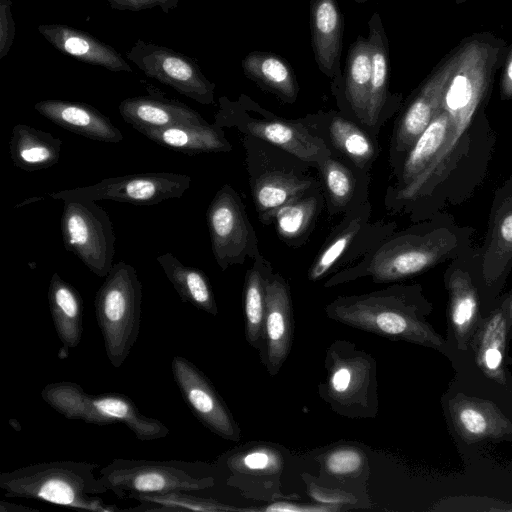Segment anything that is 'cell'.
<instances>
[{
  "mask_svg": "<svg viewBox=\"0 0 512 512\" xmlns=\"http://www.w3.org/2000/svg\"><path fill=\"white\" fill-rule=\"evenodd\" d=\"M191 177L174 172H147L106 178L100 182L48 194L57 200H113L133 205H156L180 198L190 187Z\"/></svg>",
  "mask_w": 512,
  "mask_h": 512,
  "instance_id": "cell-12",
  "label": "cell"
},
{
  "mask_svg": "<svg viewBox=\"0 0 512 512\" xmlns=\"http://www.w3.org/2000/svg\"><path fill=\"white\" fill-rule=\"evenodd\" d=\"M244 145L251 193L259 220L263 224L273 223L281 207L321 188L319 181L297 172L290 165L268 166L247 142Z\"/></svg>",
  "mask_w": 512,
  "mask_h": 512,
  "instance_id": "cell-15",
  "label": "cell"
},
{
  "mask_svg": "<svg viewBox=\"0 0 512 512\" xmlns=\"http://www.w3.org/2000/svg\"><path fill=\"white\" fill-rule=\"evenodd\" d=\"M343 16L336 0H311L310 29L315 61L331 79L341 75Z\"/></svg>",
  "mask_w": 512,
  "mask_h": 512,
  "instance_id": "cell-25",
  "label": "cell"
},
{
  "mask_svg": "<svg viewBox=\"0 0 512 512\" xmlns=\"http://www.w3.org/2000/svg\"><path fill=\"white\" fill-rule=\"evenodd\" d=\"M99 464L57 460L39 462L0 473L5 497L41 500L94 512L123 511L99 497L108 490L95 471Z\"/></svg>",
  "mask_w": 512,
  "mask_h": 512,
  "instance_id": "cell-3",
  "label": "cell"
},
{
  "mask_svg": "<svg viewBox=\"0 0 512 512\" xmlns=\"http://www.w3.org/2000/svg\"><path fill=\"white\" fill-rule=\"evenodd\" d=\"M110 7L119 11L138 12L159 7L164 13L177 8L179 0H107Z\"/></svg>",
  "mask_w": 512,
  "mask_h": 512,
  "instance_id": "cell-41",
  "label": "cell"
},
{
  "mask_svg": "<svg viewBox=\"0 0 512 512\" xmlns=\"http://www.w3.org/2000/svg\"><path fill=\"white\" fill-rule=\"evenodd\" d=\"M40 395L66 419L100 426L122 423L140 441L162 439L170 433L164 423L141 413L125 394H89L78 383L60 381L45 385Z\"/></svg>",
  "mask_w": 512,
  "mask_h": 512,
  "instance_id": "cell-4",
  "label": "cell"
},
{
  "mask_svg": "<svg viewBox=\"0 0 512 512\" xmlns=\"http://www.w3.org/2000/svg\"><path fill=\"white\" fill-rule=\"evenodd\" d=\"M466 0H456L457 3L465 2Z\"/></svg>",
  "mask_w": 512,
  "mask_h": 512,
  "instance_id": "cell-48",
  "label": "cell"
},
{
  "mask_svg": "<svg viewBox=\"0 0 512 512\" xmlns=\"http://www.w3.org/2000/svg\"><path fill=\"white\" fill-rule=\"evenodd\" d=\"M171 370L184 402L198 421L221 438L238 441L240 428L208 377L180 355L173 357Z\"/></svg>",
  "mask_w": 512,
  "mask_h": 512,
  "instance_id": "cell-17",
  "label": "cell"
},
{
  "mask_svg": "<svg viewBox=\"0 0 512 512\" xmlns=\"http://www.w3.org/2000/svg\"><path fill=\"white\" fill-rule=\"evenodd\" d=\"M213 468L199 461L114 458L98 472L103 486L122 500L140 494L202 491L216 484Z\"/></svg>",
  "mask_w": 512,
  "mask_h": 512,
  "instance_id": "cell-5",
  "label": "cell"
},
{
  "mask_svg": "<svg viewBox=\"0 0 512 512\" xmlns=\"http://www.w3.org/2000/svg\"><path fill=\"white\" fill-rule=\"evenodd\" d=\"M293 312L290 288L285 278L272 273L266 287L264 321V351L262 361L271 376H275L291 349Z\"/></svg>",
  "mask_w": 512,
  "mask_h": 512,
  "instance_id": "cell-20",
  "label": "cell"
},
{
  "mask_svg": "<svg viewBox=\"0 0 512 512\" xmlns=\"http://www.w3.org/2000/svg\"><path fill=\"white\" fill-rule=\"evenodd\" d=\"M142 283L136 269L123 261L113 264L99 287L95 314L110 364L120 368L140 330Z\"/></svg>",
  "mask_w": 512,
  "mask_h": 512,
  "instance_id": "cell-6",
  "label": "cell"
},
{
  "mask_svg": "<svg viewBox=\"0 0 512 512\" xmlns=\"http://www.w3.org/2000/svg\"><path fill=\"white\" fill-rule=\"evenodd\" d=\"M48 304L55 331L66 348L77 347L83 334V300L78 290L55 272L48 287Z\"/></svg>",
  "mask_w": 512,
  "mask_h": 512,
  "instance_id": "cell-31",
  "label": "cell"
},
{
  "mask_svg": "<svg viewBox=\"0 0 512 512\" xmlns=\"http://www.w3.org/2000/svg\"><path fill=\"white\" fill-rule=\"evenodd\" d=\"M448 408L452 425L465 443L512 436V421L490 400L457 394Z\"/></svg>",
  "mask_w": 512,
  "mask_h": 512,
  "instance_id": "cell-21",
  "label": "cell"
},
{
  "mask_svg": "<svg viewBox=\"0 0 512 512\" xmlns=\"http://www.w3.org/2000/svg\"><path fill=\"white\" fill-rule=\"evenodd\" d=\"M325 192V201L329 215L346 213L354 205L367 199L365 191L358 190L355 172L344 162L334 157V154L317 166Z\"/></svg>",
  "mask_w": 512,
  "mask_h": 512,
  "instance_id": "cell-37",
  "label": "cell"
},
{
  "mask_svg": "<svg viewBox=\"0 0 512 512\" xmlns=\"http://www.w3.org/2000/svg\"><path fill=\"white\" fill-rule=\"evenodd\" d=\"M368 40L371 50V84L368 110V128L376 134L385 119L397 109L399 99L390 96L389 84V46L381 17L375 12L368 23Z\"/></svg>",
  "mask_w": 512,
  "mask_h": 512,
  "instance_id": "cell-24",
  "label": "cell"
},
{
  "mask_svg": "<svg viewBox=\"0 0 512 512\" xmlns=\"http://www.w3.org/2000/svg\"><path fill=\"white\" fill-rule=\"evenodd\" d=\"M324 202L325 196L319 188L281 207L273 219L279 238L290 246L302 245L308 238Z\"/></svg>",
  "mask_w": 512,
  "mask_h": 512,
  "instance_id": "cell-36",
  "label": "cell"
},
{
  "mask_svg": "<svg viewBox=\"0 0 512 512\" xmlns=\"http://www.w3.org/2000/svg\"><path fill=\"white\" fill-rule=\"evenodd\" d=\"M501 306L507 319L508 328H510L512 326V290L505 295Z\"/></svg>",
  "mask_w": 512,
  "mask_h": 512,
  "instance_id": "cell-46",
  "label": "cell"
},
{
  "mask_svg": "<svg viewBox=\"0 0 512 512\" xmlns=\"http://www.w3.org/2000/svg\"><path fill=\"white\" fill-rule=\"evenodd\" d=\"M37 29L57 50L81 62L112 72H132L130 65L112 46L85 31L65 24H40Z\"/></svg>",
  "mask_w": 512,
  "mask_h": 512,
  "instance_id": "cell-23",
  "label": "cell"
},
{
  "mask_svg": "<svg viewBox=\"0 0 512 512\" xmlns=\"http://www.w3.org/2000/svg\"><path fill=\"white\" fill-rule=\"evenodd\" d=\"M60 227L64 247L98 277L113 266L115 233L108 213L96 201L66 199Z\"/></svg>",
  "mask_w": 512,
  "mask_h": 512,
  "instance_id": "cell-9",
  "label": "cell"
},
{
  "mask_svg": "<svg viewBox=\"0 0 512 512\" xmlns=\"http://www.w3.org/2000/svg\"><path fill=\"white\" fill-rule=\"evenodd\" d=\"M328 378L321 392L338 414L371 417L377 410L375 362L352 343H333L327 352Z\"/></svg>",
  "mask_w": 512,
  "mask_h": 512,
  "instance_id": "cell-8",
  "label": "cell"
},
{
  "mask_svg": "<svg viewBox=\"0 0 512 512\" xmlns=\"http://www.w3.org/2000/svg\"><path fill=\"white\" fill-rule=\"evenodd\" d=\"M128 60L146 76L170 86L203 105L214 102L215 84L190 57L171 48L138 39L127 51Z\"/></svg>",
  "mask_w": 512,
  "mask_h": 512,
  "instance_id": "cell-13",
  "label": "cell"
},
{
  "mask_svg": "<svg viewBox=\"0 0 512 512\" xmlns=\"http://www.w3.org/2000/svg\"><path fill=\"white\" fill-rule=\"evenodd\" d=\"M11 6V0H0V59L8 54L16 36Z\"/></svg>",
  "mask_w": 512,
  "mask_h": 512,
  "instance_id": "cell-40",
  "label": "cell"
},
{
  "mask_svg": "<svg viewBox=\"0 0 512 512\" xmlns=\"http://www.w3.org/2000/svg\"><path fill=\"white\" fill-rule=\"evenodd\" d=\"M512 269V171L493 195L487 230L478 248V286L495 292Z\"/></svg>",
  "mask_w": 512,
  "mask_h": 512,
  "instance_id": "cell-14",
  "label": "cell"
},
{
  "mask_svg": "<svg viewBox=\"0 0 512 512\" xmlns=\"http://www.w3.org/2000/svg\"><path fill=\"white\" fill-rule=\"evenodd\" d=\"M151 141L186 154L228 152L231 144L221 127L214 124H183L161 129L137 130Z\"/></svg>",
  "mask_w": 512,
  "mask_h": 512,
  "instance_id": "cell-29",
  "label": "cell"
},
{
  "mask_svg": "<svg viewBox=\"0 0 512 512\" xmlns=\"http://www.w3.org/2000/svg\"><path fill=\"white\" fill-rule=\"evenodd\" d=\"M371 215L372 205L368 200L346 211L311 264L308 272L310 281L321 280L334 268L355 264L375 245L396 231L395 222L370 223Z\"/></svg>",
  "mask_w": 512,
  "mask_h": 512,
  "instance_id": "cell-10",
  "label": "cell"
},
{
  "mask_svg": "<svg viewBox=\"0 0 512 512\" xmlns=\"http://www.w3.org/2000/svg\"><path fill=\"white\" fill-rule=\"evenodd\" d=\"M0 511L1 512H32L39 511L38 509L24 506L21 504H14L5 501H0Z\"/></svg>",
  "mask_w": 512,
  "mask_h": 512,
  "instance_id": "cell-45",
  "label": "cell"
},
{
  "mask_svg": "<svg viewBox=\"0 0 512 512\" xmlns=\"http://www.w3.org/2000/svg\"><path fill=\"white\" fill-rule=\"evenodd\" d=\"M355 2H358V3H364L366 2L367 0H354Z\"/></svg>",
  "mask_w": 512,
  "mask_h": 512,
  "instance_id": "cell-47",
  "label": "cell"
},
{
  "mask_svg": "<svg viewBox=\"0 0 512 512\" xmlns=\"http://www.w3.org/2000/svg\"><path fill=\"white\" fill-rule=\"evenodd\" d=\"M272 273L271 263L263 255L257 257L247 270L243 289L246 340L260 351L261 356L264 351L266 287Z\"/></svg>",
  "mask_w": 512,
  "mask_h": 512,
  "instance_id": "cell-33",
  "label": "cell"
},
{
  "mask_svg": "<svg viewBox=\"0 0 512 512\" xmlns=\"http://www.w3.org/2000/svg\"><path fill=\"white\" fill-rule=\"evenodd\" d=\"M343 88L348 107L358 123L368 128L371 50L368 38L358 36L350 46L344 76L334 79Z\"/></svg>",
  "mask_w": 512,
  "mask_h": 512,
  "instance_id": "cell-30",
  "label": "cell"
},
{
  "mask_svg": "<svg viewBox=\"0 0 512 512\" xmlns=\"http://www.w3.org/2000/svg\"><path fill=\"white\" fill-rule=\"evenodd\" d=\"M500 95L502 100L512 98V46L507 54L501 76Z\"/></svg>",
  "mask_w": 512,
  "mask_h": 512,
  "instance_id": "cell-44",
  "label": "cell"
},
{
  "mask_svg": "<svg viewBox=\"0 0 512 512\" xmlns=\"http://www.w3.org/2000/svg\"><path fill=\"white\" fill-rule=\"evenodd\" d=\"M475 229L460 225L446 211L394 231L359 261L336 271L325 283L330 288L360 278L374 283L398 282L450 261L472 245Z\"/></svg>",
  "mask_w": 512,
  "mask_h": 512,
  "instance_id": "cell-1",
  "label": "cell"
},
{
  "mask_svg": "<svg viewBox=\"0 0 512 512\" xmlns=\"http://www.w3.org/2000/svg\"><path fill=\"white\" fill-rule=\"evenodd\" d=\"M338 507L324 504H297L289 502H276L262 509L266 512H327L335 511Z\"/></svg>",
  "mask_w": 512,
  "mask_h": 512,
  "instance_id": "cell-42",
  "label": "cell"
},
{
  "mask_svg": "<svg viewBox=\"0 0 512 512\" xmlns=\"http://www.w3.org/2000/svg\"><path fill=\"white\" fill-rule=\"evenodd\" d=\"M220 109L215 117L219 127H235L245 136L271 144L300 161L317 168L333 155L332 149L301 119L287 120L259 106L261 117L252 116L243 101L219 99Z\"/></svg>",
  "mask_w": 512,
  "mask_h": 512,
  "instance_id": "cell-7",
  "label": "cell"
},
{
  "mask_svg": "<svg viewBox=\"0 0 512 512\" xmlns=\"http://www.w3.org/2000/svg\"><path fill=\"white\" fill-rule=\"evenodd\" d=\"M364 465L361 450L351 446L335 448L324 457L326 472L335 476H349L359 472Z\"/></svg>",
  "mask_w": 512,
  "mask_h": 512,
  "instance_id": "cell-39",
  "label": "cell"
},
{
  "mask_svg": "<svg viewBox=\"0 0 512 512\" xmlns=\"http://www.w3.org/2000/svg\"><path fill=\"white\" fill-rule=\"evenodd\" d=\"M35 110L54 124L91 140L119 143L122 132L95 107L65 100H43Z\"/></svg>",
  "mask_w": 512,
  "mask_h": 512,
  "instance_id": "cell-22",
  "label": "cell"
},
{
  "mask_svg": "<svg viewBox=\"0 0 512 512\" xmlns=\"http://www.w3.org/2000/svg\"><path fill=\"white\" fill-rule=\"evenodd\" d=\"M456 59L457 53L454 50L419 87L399 117L390 144L389 162L392 170L398 167L440 109Z\"/></svg>",
  "mask_w": 512,
  "mask_h": 512,
  "instance_id": "cell-16",
  "label": "cell"
},
{
  "mask_svg": "<svg viewBox=\"0 0 512 512\" xmlns=\"http://www.w3.org/2000/svg\"><path fill=\"white\" fill-rule=\"evenodd\" d=\"M244 74L285 103H294L299 87L293 69L279 55L254 51L242 60Z\"/></svg>",
  "mask_w": 512,
  "mask_h": 512,
  "instance_id": "cell-34",
  "label": "cell"
},
{
  "mask_svg": "<svg viewBox=\"0 0 512 512\" xmlns=\"http://www.w3.org/2000/svg\"><path fill=\"white\" fill-rule=\"evenodd\" d=\"M302 120L332 151L349 160L355 168L369 172L379 151L371 132L335 111L307 115Z\"/></svg>",
  "mask_w": 512,
  "mask_h": 512,
  "instance_id": "cell-19",
  "label": "cell"
},
{
  "mask_svg": "<svg viewBox=\"0 0 512 512\" xmlns=\"http://www.w3.org/2000/svg\"><path fill=\"white\" fill-rule=\"evenodd\" d=\"M448 316L459 349L466 350L480 320L478 248L470 246L451 259L444 274Z\"/></svg>",
  "mask_w": 512,
  "mask_h": 512,
  "instance_id": "cell-18",
  "label": "cell"
},
{
  "mask_svg": "<svg viewBox=\"0 0 512 512\" xmlns=\"http://www.w3.org/2000/svg\"><path fill=\"white\" fill-rule=\"evenodd\" d=\"M507 330V319L500 304L479 322L470 341L479 369L487 378L500 385L506 384Z\"/></svg>",
  "mask_w": 512,
  "mask_h": 512,
  "instance_id": "cell-28",
  "label": "cell"
},
{
  "mask_svg": "<svg viewBox=\"0 0 512 512\" xmlns=\"http://www.w3.org/2000/svg\"><path fill=\"white\" fill-rule=\"evenodd\" d=\"M62 140L51 133L26 124H16L9 141V153L14 165L32 172L56 165Z\"/></svg>",
  "mask_w": 512,
  "mask_h": 512,
  "instance_id": "cell-32",
  "label": "cell"
},
{
  "mask_svg": "<svg viewBox=\"0 0 512 512\" xmlns=\"http://www.w3.org/2000/svg\"><path fill=\"white\" fill-rule=\"evenodd\" d=\"M156 260L183 302L208 314L217 315L218 308L211 284L201 269L182 264L170 252L159 255Z\"/></svg>",
  "mask_w": 512,
  "mask_h": 512,
  "instance_id": "cell-35",
  "label": "cell"
},
{
  "mask_svg": "<svg viewBox=\"0 0 512 512\" xmlns=\"http://www.w3.org/2000/svg\"><path fill=\"white\" fill-rule=\"evenodd\" d=\"M118 109L124 121L136 130L207 123L198 112L189 106L161 96L150 95L127 98L121 101Z\"/></svg>",
  "mask_w": 512,
  "mask_h": 512,
  "instance_id": "cell-26",
  "label": "cell"
},
{
  "mask_svg": "<svg viewBox=\"0 0 512 512\" xmlns=\"http://www.w3.org/2000/svg\"><path fill=\"white\" fill-rule=\"evenodd\" d=\"M309 495L317 503L334 506L350 502V497L343 492L324 490L321 487L310 484L308 487Z\"/></svg>",
  "mask_w": 512,
  "mask_h": 512,
  "instance_id": "cell-43",
  "label": "cell"
},
{
  "mask_svg": "<svg viewBox=\"0 0 512 512\" xmlns=\"http://www.w3.org/2000/svg\"><path fill=\"white\" fill-rule=\"evenodd\" d=\"M419 285L339 296L324 308L328 318L381 337L442 349L443 338L423 318Z\"/></svg>",
  "mask_w": 512,
  "mask_h": 512,
  "instance_id": "cell-2",
  "label": "cell"
},
{
  "mask_svg": "<svg viewBox=\"0 0 512 512\" xmlns=\"http://www.w3.org/2000/svg\"><path fill=\"white\" fill-rule=\"evenodd\" d=\"M449 126V115L442 106L419 136L401 163L393 170L394 182L387 188L386 196L395 194L418 178L434 161L444 144Z\"/></svg>",
  "mask_w": 512,
  "mask_h": 512,
  "instance_id": "cell-27",
  "label": "cell"
},
{
  "mask_svg": "<svg viewBox=\"0 0 512 512\" xmlns=\"http://www.w3.org/2000/svg\"><path fill=\"white\" fill-rule=\"evenodd\" d=\"M206 220L212 253L222 271L261 256L258 239L238 193L228 184L215 194Z\"/></svg>",
  "mask_w": 512,
  "mask_h": 512,
  "instance_id": "cell-11",
  "label": "cell"
},
{
  "mask_svg": "<svg viewBox=\"0 0 512 512\" xmlns=\"http://www.w3.org/2000/svg\"><path fill=\"white\" fill-rule=\"evenodd\" d=\"M219 464L231 472L274 471L279 466L278 456L268 448H254L221 457Z\"/></svg>",
  "mask_w": 512,
  "mask_h": 512,
  "instance_id": "cell-38",
  "label": "cell"
}]
</instances>
